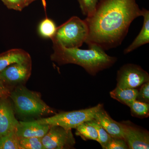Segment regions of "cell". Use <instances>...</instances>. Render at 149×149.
Instances as JSON below:
<instances>
[{"label":"cell","mask_w":149,"mask_h":149,"mask_svg":"<svg viewBox=\"0 0 149 149\" xmlns=\"http://www.w3.org/2000/svg\"><path fill=\"white\" fill-rule=\"evenodd\" d=\"M142 13L136 0H100L95 12L85 19L89 29L85 43L105 51L118 47Z\"/></svg>","instance_id":"obj_1"},{"label":"cell","mask_w":149,"mask_h":149,"mask_svg":"<svg viewBox=\"0 0 149 149\" xmlns=\"http://www.w3.org/2000/svg\"><path fill=\"white\" fill-rule=\"evenodd\" d=\"M52 42L54 52L51 55V60L59 65H80L93 76L111 67L117 61L116 57L108 55L102 48L96 45L88 46V49H82L65 48L57 42Z\"/></svg>","instance_id":"obj_2"},{"label":"cell","mask_w":149,"mask_h":149,"mask_svg":"<svg viewBox=\"0 0 149 149\" xmlns=\"http://www.w3.org/2000/svg\"><path fill=\"white\" fill-rule=\"evenodd\" d=\"M10 98L17 112L23 115H39L55 113L41 98L40 94L29 91L22 85L11 93Z\"/></svg>","instance_id":"obj_3"},{"label":"cell","mask_w":149,"mask_h":149,"mask_svg":"<svg viewBox=\"0 0 149 149\" xmlns=\"http://www.w3.org/2000/svg\"><path fill=\"white\" fill-rule=\"evenodd\" d=\"M89 29L85 19L73 16L58 27L51 39L67 48L80 47L88 38Z\"/></svg>","instance_id":"obj_4"},{"label":"cell","mask_w":149,"mask_h":149,"mask_svg":"<svg viewBox=\"0 0 149 149\" xmlns=\"http://www.w3.org/2000/svg\"><path fill=\"white\" fill-rule=\"evenodd\" d=\"M103 107V105L99 104L90 108L63 112L47 118L35 120L40 124L57 125L66 129L76 128L83 123L95 118L96 114Z\"/></svg>","instance_id":"obj_5"},{"label":"cell","mask_w":149,"mask_h":149,"mask_svg":"<svg viewBox=\"0 0 149 149\" xmlns=\"http://www.w3.org/2000/svg\"><path fill=\"white\" fill-rule=\"evenodd\" d=\"M148 81V73L137 65H124L117 72V86L120 88H136Z\"/></svg>","instance_id":"obj_6"},{"label":"cell","mask_w":149,"mask_h":149,"mask_svg":"<svg viewBox=\"0 0 149 149\" xmlns=\"http://www.w3.org/2000/svg\"><path fill=\"white\" fill-rule=\"evenodd\" d=\"M44 149L71 148L75 140L71 129H66L57 125H52L42 138Z\"/></svg>","instance_id":"obj_7"},{"label":"cell","mask_w":149,"mask_h":149,"mask_svg":"<svg viewBox=\"0 0 149 149\" xmlns=\"http://www.w3.org/2000/svg\"><path fill=\"white\" fill-rule=\"evenodd\" d=\"M31 73V61L14 63L0 72V80L8 84L21 83L27 80Z\"/></svg>","instance_id":"obj_8"},{"label":"cell","mask_w":149,"mask_h":149,"mask_svg":"<svg viewBox=\"0 0 149 149\" xmlns=\"http://www.w3.org/2000/svg\"><path fill=\"white\" fill-rule=\"evenodd\" d=\"M122 123L123 127L124 139L128 145V149L149 148L148 132L128 123Z\"/></svg>","instance_id":"obj_9"},{"label":"cell","mask_w":149,"mask_h":149,"mask_svg":"<svg viewBox=\"0 0 149 149\" xmlns=\"http://www.w3.org/2000/svg\"><path fill=\"white\" fill-rule=\"evenodd\" d=\"M18 123L10 103L6 99L0 100V139L16 130Z\"/></svg>","instance_id":"obj_10"},{"label":"cell","mask_w":149,"mask_h":149,"mask_svg":"<svg viewBox=\"0 0 149 149\" xmlns=\"http://www.w3.org/2000/svg\"><path fill=\"white\" fill-rule=\"evenodd\" d=\"M50 125L31 122L19 121L16 132L19 139L27 138H42L47 133Z\"/></svg>","instance_id":"obj_11"},{"label":"cell","mask_w":149,"mask_h":149,"mask_svg":"<svg viewBox=\"0 0 149 149\" xmlns=\"http://www.w3.org/2000/svg\"><path fill=\"white\" fill-rule=\"evenodd\" d=\"M95 119L100 123L104 129L112 137L124 139V132L122 123L113 120L104 109L103 107L97 113Z\"/></svg>","instance_id":"obj_12"},{"label":"cell","mask_w":149,"mask_h":149,"mask_svg":"<svg viewBox=\"0 0 149 149\" xmlns=\"http://www.w3.org/2000/svg\"><path fill=\"white\" fill-rule=\"evenodd\" d=\"M30 61L31 56L27 52L20 49H11L0 54V72L14 63Z\"/></svg>","instance_id":"obj_13"},{"label":"cell","mask_w":149,"mask_h":149,"mask_svg":"<svg viewBox=\"0 0 149 149\" xmlns=\"http://www.w3.org/2000/svg\"><path fill=\"white\" fill-rule=\"evenodd\" d=\"M142 12V16L143 17L144 19L143 27L133 42L124 50L125 54L149 42V11L146 9L143 8Z\"/></svg>","instance_id":"obj_14"},{"label":"cell","mask_w":149,"mask_h":149,"mask_svg":"<svg viewBox=\"0 0 149 149\" xmlns=\"http://www.w3.org/2000/svg\"><path fill=\"white\" fill-rule=\"evenodd\" d=\"M138 91L136 88H121L116 86L110 93L111 97L123 104H128L136 100Z\"/></svg>","instance_id":"obj_15"},{"label":"cell","mask_w":149,"mask_h":149,"mask_svg":"<svg viewBox=\"0 0 149 149\" xmlns=\"http://www.w3.org/2000/svg\"><path fill=\"white\" fill-rule=\"evenodd\" d=\"M76 135L80 136L83 140H91L99 142V136L96 128L87 122L83 123L75 128Z\"/></svg>","instance_id":"obj_16"},{"label":"cell","mask_w":149,"mask_h":149,"mask_svg":"<svg viewBox=\"0 0 149 149\" xmlns=\"http://www.w3.org/2000/svg\"><path fill=\"white\" fill-rule=\"evenodd\" d=\"M0 149H21L16 130L0 139Z\"/></svg>","instance_id":"obj_17"},{"label":"cell","mask_w":149,"mask_h":149,"mask_svg":"<svg viewBox=\"0 0 149 149\" xmlns=\"http://www.w3.org/2000/svg\"><path fill=\"white\" fill-rule=\"evenodd\" d=\"M128 106L130 107L131 113L134 116L141 118L149 116V105L148 103L135 100Z\"/></svg>","instance_id":"obj_18"},{"label":"cell","mask_w":149,"mask_h":149,"mask_svg":"<svg viewBox=\"0 0 149 149\" xmlns=\"http://www.w3.org/2000/svg\"><path fill=\"white\" fill-rule=\"evenodd\" d=\"M56 29L54 22L50 19L46 18L40 22L38 30L42 37L52 39L54 36Z\"/></svg>","instance_id":"obj_19"},{"label":"cell","mask_w":149,"mask_h":149,"mask_svg":"<svg viewBox=\"0 0 149 149\" xmlns=\"http://www.w3.org/2000/svg\"><path fill=\"white\" fill-rule=\"evenodd\" d=\"M86 122L96 128L98 134V143L100 144L102 148L104 149L111 139V136L106 131L100 123L95 118Z\"/></svg>","instance_id":"obj_20"},{"label":"cell","mask_w":149,"mask_h":149,"mask_svg":"<svg viewBox=\"0 0 149 149\" xmlns=\"http://www.w3.org/2000/svg\"><path fill=\"white\" fill-rule=\"evenodd\" d=\"M21 149H44L42 138H27L19 139Z\"/></svg>","instance_id":"obj_21"},{"label":"cell","mask_w":149,"mask_h":149,"mask_svg":"<svg viewBox=\"0 0 149 149\" xmlns=\"http://www.w3.org/2000/svg\"><path fill=\"white\" fill-rule=\"evenodd\" d=\"M100 0H77L84 15L91 16L95 12Z\"/></svg>","instance_id":"obj_22"},{"label":"cell","mask_w":149,"mask_h":149,"mask_svg":"<svg viewBox=\"0 0 149 149\" xmlns=\"http://www.w3.org/2000/svg\"><path fill=\"white\" fill-rule=\"evenodd\" d=\"M128 145L124 139L111 137L104 149H127Z\"/></svg>","instance_id":"obj_23"},{"label":"cell","mask_w":149,"mask_h":149,"mask_svg":"<svg viewBox=\"0 0 149 149\" xmlns=\"http://www.w3.org/2000/svg\"><path fill=\"white\" fill-rule=\"evenodd\" d=\"M140 91H138L136 100L139 101L148 103L149 102V82L143 83L141 85Z\"/></svg>","instance_id":"obj_24"},{"label":"cell","mask_w":149,"mask_h":149,"mask_svg":"<svg viewBox=\"0 0 149 149\" xmlns=\"http://www.w3.org/2000/svg\"><path fill=\"white\" fill-rule=\"evenodd\" d=\"M9 9L21 11L26 7L23 0H1Z\"/></svg>","instance_id":"obj_25"},{"label":"cell","mask_w":149,"mask_h":149,"mask_svg":"<svg viewBox=\"0 0 149 149\" xmlns=\"http://www.w3.org/2000/svg\"><path fill=\"white\" fill-rule=\"evenodd\" d=\"M8 91L3 84H0V97H3L8 94Z\"/></svg>","instance_id":"obj_26"},{"label":"cell","mask_w":149,"mask_h":149,"mask_svg":"<svg viewBox=\"0 0 149 149\" xmlns=\"http://www.w3.org/2000/svg\"><path fill=\"white\" fill-rule=\"evenodd\" d=\"M35 1H36V0H23L24 4H25L26 7L29 6L30 4H31V3Z\"/></svg>","instance_id":"obj_27"},{"label":"cell","mask_w":149,"mask_h":149,"mask_svg":"<svg viewBox=\"0 0 149 149\" xmlns=\"http://www.w3.org/2000/svg\"><path fill=\"white\" fill-rule=\"evenodd\" d=\"M42 2L43 5H44V6L45 7H46V2L45 0H42Z\"/></svg>","instance_id":"obj_28"},{"label":"cell","mask_w":149,"mask_h":149,"mask_svg":"<svg viewBox=\"0 0 149 149\" xmlns=\"http://www.w3.org/2000/svg\"><path fill=\"white\" fill-rule=\"evenodd\" d=\"M0 84H3L2 82L1 81V80H0Z\"/></svg>","instance_id":"obj_29"}]
</instances>
